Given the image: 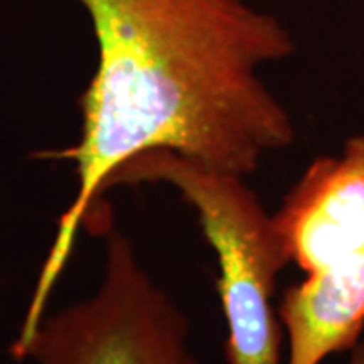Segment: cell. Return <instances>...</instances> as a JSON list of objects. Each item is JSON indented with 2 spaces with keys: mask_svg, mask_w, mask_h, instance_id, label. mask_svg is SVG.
I'll return each instance as SVG.
<instances>
[{
  "mask_svg": "<svg viewBox=\"0 0 364 364\" xmlns=\"http://www.w3.org/2000/svg\"><path fill=\"white\" fill-rule=\"evenodd\" d=\"M97 41L81 95V138L41 158L75 164L77 193L61 215L13 344L21 358L81 227L112 223L104 195L117 170L152 150L249 176L296 140L291 116L257 69L296 53L277 16L245 0H79Z\"/></svg>",
  "mask_w": 364,
  "mask_h": 364,
  "instance_id": "6da1fadb",
  "label": "cell"
},
{
  "mask_svg": "<svg viewBox=\"0 0 364 364\" xmlns=\"http://www.w3.org/2000/svg\"><path fill=\"white\" fill-rule=\"evenodd\" d=\"M100 289L43 318L23 358L37 364H200L188 348V322L138 261L130 239L105 227Z\"/></svg>",
  "mask_w": 364,
  "mask_h": 364,
  "instance_id": "277c9868",
  "label": "cell"
},
{
  "mask_svg": "<svg viewBox=\"0 0 364 364\" xmlns=\"http://www.w3.org/2000/svg\"><path fill=\"white\" fill-rule=\"evenodd\" d=\"M142 182L168 184L195 208L200 231L217 255V291L229 332L227 363L286 364L282 358L286 330L272 299L277 275L289 261L273 215L245 184V176L170 150H152L117 170L109 191Z\"/></svg>",
  "mask_w": 364,
  "mask_h": 364,
  "instance_id": "3957f363",
  "label": "cell"
},
{
  "mask_svg": "<svg viewBox=\"0 0 364 364\" xmlns=\"http://www.w3.org/2000/svg\"><path fill=\"white\" fill-rule=\"evenodd\" d=\"M273 225L306 275L277 308L286 364H322L354 348L364 328V136L348 138L340 156L316 158Z\"/></svg>",
  "mask_w": 364,
  "mask_h": 364,
  "instance_id": "7a4b0ae2",
  "label": "cell"
},
{
  "mask_svg": "<svg viewBox=\"0 0 364 364\" xmlns=\"http://www.w3.org/2000/svg\"><path fill=\"white\" fill-rule=\"evenodd\" d=\"M348 364H364V342L354 346V352H352V358Z\"/></svg>",
  "mask_w": 364,
  "mask_h": 364,
  "instance_id": "5b68a950",
  "label": "cell"
}]
</instances>
